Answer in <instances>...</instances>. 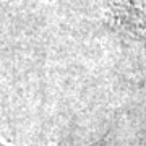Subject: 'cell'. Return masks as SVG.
I'll return each mask as SVG.
<instances>
[{
    "instance_id": "1",
    "label": "cell",
    "mask_w": 146,
    "mask_h": 146,
    "mask_svg": "<svg viewBox=\"0 0 146 146\" xmlns=\"http://www.w3.org/2000/svg\"><path fill=\"white\" fill-rule=\"evenodd\" d=\"M0 146H5V145H3V143H0ZM91 146H110V143H109V141H107V140L104 138V140L98 141L96 145H91Z\"/></svg>"
}]
</instances>
